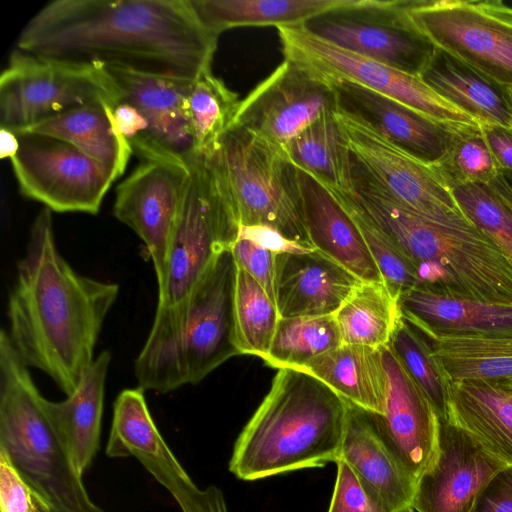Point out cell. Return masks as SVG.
<instances>
[{
	"mask_svg": "<svg viewBox=\"0 0 512 512\" xmlns=\"http://www.w3.org/2000/svg\"><path fill=\"white\" fill-rule=\"evenodd\" d=\"M217 41L190 0H54L28 21L16 49L194 80L211 69Z\"/></svg>",
	"mask_w": 512,
	"mask_h": 512,
	"instance_id": "1",
	"label": "cell"
},
{
	"mask_svg": "<svg viewBox=\"0 0 512 512\" xmlns=\"http://www.w3.org/2000/svg\"><path fill=\"white\" fill-rule=\"evenodd\" d=\"M119 285L76 272L56 245L52 211L35 217L8 296L6 330L28 367L47 374L66 395L94 361Z\"/></svg>",
	"mask_w": 512,
	"mask_h": 512,
	"instance_id": "2",
	"label": "cell"
},
{
	"mask_svg": "<svg viewBox=\"0 0 512 512\" xmlns=\"http://www.w3.org/2000/svg\"><path fill=\"white\" fill-rule=\"evenodd\" d=\"M377 227L414 265L419 284L452 296L512 306V262L474 225L425 218L353 177L331 189Z\"/></svg>",
	"mask_w": 512,
	"mask_h": 512,
	"instance_id": "3",
	"label": "cell"
},
{
	"mask_svg": "<svg viewBox=\"0 0 512 512\" xmlns=\"http://www.w3.org/2000/svg\"><path fill=\"white\" fill-rule=\"evenodd\" d=\"M349 404L314 376L281 368L239 434L229 461L237 478L254 481L337 462Z\"/></svg>",
	"mask_w": 512,
	"mask_h": 512,
	"instance_id": "4",
	"label": "cell"
},
{
	"mask_svg": "<svg viewBox=\"0 0 512 512\" xmlns=\"http://www.w3.org/2000/svg\"><path fill=\"white\" fill-rule=\"evenodd\" d=\"M236 273L230 248L219 255L174 318L152 325L135 361L139 387L168 393L195 385L241 355L234 319Z\"/></svg>",
	"mask_w": 512,
	"mask_h": 512,
	"instance_id": "5",
	"label": "cell"
},
{
	"mask_svg": "<svg viewBox=\"0 0 512 512\" xmlns=\"http://www.w3.org/2000/svg\"><path fill=\"white\" fill-rule=\"evenodd\" d=\"M28 366L0 331V454L55 512H96Z\"/></svg>",
	"mask_w": 512,
	"mask_h": 512,
	"instance_id": "6",
	"label": "cell"
},
{
	"mask_svg": "<svg viewBox=\"0 0 512 512\" xmlns=\"http://www.w3.org/2000/svg\"><path fill=\"white\" fill-rule=\"evenodd\" d=\"M203 154L240 227L264 226L309 250L296 167L280 150L233 125ZM316 250V249H315Z\"/></svg>",
	"mask_w": 512,
	"mask_h": 512,
	"instance_id": "7",
	"label": "cell"
},
{
	"mask_svg": "<svg viewBox=\"0 0 512 512\" xmlns=\"http://www.w3.org/2000/svg\"><path fill=\"white\" fill-rule=\"evenodd\" d=\"M190 180L173 233L153 324L174 318L219 255L238 239L240 225L203 154L188 162Z\"/></svg>",
	"mask_w": 512,
	"mask_h": 512,
	"instance_id": "8",
	"label": "cell"
},
{
	"mask_svg": "<svg viewBox=\"0 0 512 512\" xmlns=\"http://www.w3.org/2000/svg\"><path fill=\"white\" fill-rule=\"evenodd\" d=\"M277 30L285 60L322 82H351L375 91L405 105L449 135L481 129L477 119L435 92L420 76L336 46L302 25Z\"/></svg>",
	"mask_w": 512,
	"mask_h": 512,
	"instance_id": "9",
	"label": "cell"
},
{
	"mask_svg": "<svg viewBox=\"0 0 512 512\" xmlns=\"http://www.w3.org/2000/svg\"><path fill=\"white\" fill-rule=\"evenodd\" d=\"M335 118L351 153L355 177L425 218L473 225L458 205L440 164L416 157L339 107Z\"/></svg>",
	"mask_w": 512,
	"mask_h": 512,
	"instance_id": "10",
	"label": "cell"
},
{
	"mask_svg": "<svg viewBox=\"0 0 512 512\" xmlns=\"http://www.w3.org/2000/svg\"><path fill=\"white\" fill-rule=\"evenodd\" d=\"M121 100L105 67L37 57L18 49L0 76V127L22 131L42 120Z\"/></svg>",
	"mask_w": 512,
	"mask_h": 512,
	"instance_id": "11",
	"label": "cell"
},
{
	"mask_svg": "<svg viewBox=\"0 0 512 512\" xmlns=\"http://www.w3.org/2000/svg\"><path fill=\"white\" fill-rule=\"evenodd\" d=\"M410 27L434 49L503 90L512 89V29L472 0H402Z\"/></svg>",
	"mask_w": 512,
	"mask_h": 512,
	"instance_id": "12",
	"label": "cell"
},
{
	"mask_svg": "<svg viewBox=\"0 0 512 512\" xmlns=\"http://www.w3.org/2000/svg\"><path fill=\"white\" fill-rule=\"evenodd\" d=\"M20 147L10 159L20 193L52 212L95 215L115 181L96 160L60 139L15 132Z\"/></svg>",
	"mask_w": 512,
	"mask_h": 512,
	"instance_id": "13",
	"label": "cell"
},
{
	"mask_svg": "<svg viewBox=\"0 0 512 512\" xmlns=\"http://www.w3.org/2000/svg\"><path fill=\"white\" fill-rule=\"evenodd\" d=\"M302 26L336 46L417 76L433 52L408 24L402 0H348Z\"/></svg>",
	"mask_w": 512,
	"mask_h": 512,
	"instance_id": "14",
	"label": "cell"
},
{
	"mask_svg": "<svg viewBox=\"0 0 512 512\" xmlns=\"http://www.w3.org/2000/svg\"><path fill=\"white\" fill-rule=\"evenodd\" d=\"M338 107L332 85L284 60L240 101L233 125L252 132L287 156L289 144L300 133Z\"/></svg>",
	"mask_w": 512,
	"mask_h": 512,
	"instance_id": "15",
	"label": "cell"
},
{
	"mask_svg": "<svg viewBox=\"0 0 512 512\" xmlns=\"http://www.w3.org/2000/svg\"><path fill=\"white\" fill-rule=\"evenodd\" d=\"M189 180L187 163L149 159L140 160L116 188L113 214L144 243L158 287L165 279L169 249Z\"/></svg>",
	"mask_w": 512,
	"mask_h": 512,
	"instance_id": "16",
	"label": "cell"
},
{
	"mask_svg": "<svg viewBox=\"0 0 512 512\" xmlns=\"http://www.w3.org/2000/svg\"><path fill=\"white\" fill-rule=\"evenodd\" d=\"M507 467L454 423L440 421L435 459L416 482V512H469L491 478Z\"/></svg>",
	"mask_w": 512,
	"mask_h": 512,
	"instance_id": "17",
	"label": "cell"
},
{
	"mask_svg": "<svg viewBox=\"0 0 512 512\" xmlns=\"http://www.w3.org/2000/svg\"><path fill=\"white\" fill-rule=\"evenodd\" d=\"M386 374L384 414L374 425L406 473L416 483L435 459L440 418L432 403L389 348H382Z\"/></svg>",
	"mask_w": 512,
	"mask_h": 512,
	"instance_id": "18",
	"label": "cell"
},
{
	"mask_svg": "<svg viewBox=\"0 0 512 512\" xmlns=\"http://www.w3.org/2000/svg\"><path fill=\"white\" fill-rule=\"evenodd\" d=\"M121 99L134 105L149 123V149L140 160L188 162L195 155L189 115L193 80L105 67Z\"/></svg>",
	"mask_w": 512,
	"mask_h": 512,
	"instance_id": "19",
	"label": "cell"
},
{
	"mask_svg": "<svg viewBox=\"0 0 512 512\" xmlns=\"http://www.w3.org/2000/svg\"><path fill=\"white\" fill-rule=\"evenodd\" d=\"M317 250L275 255V303L281 318L334 315L361 282Z\"/></svg>",
	"mask_w": 512,
	"mask_h": 512,
	"instance_id": "20",
	"label": "cell"
},
{
	"mask_svg": "<svg viewBox=\"0 0 512 512\" xmlns=\"http://www.w3.org/2000/svg\"><path fill=\"white\" fill-rule=\"evenodd\" d=\"M338 460L350 467L374 512L412 507L416 483L379 435L371 415L351 405Z\"/></svg>",
	"mask_w": 512,
	"mask_h": 512,
	"instance_id": "21",
	"label": "cell"
},
{
	"mask_svg": "<svg viewBox=\"0 0 512 512\" xmlns=\"http://www.w3.org/2000/svg\"><path fill=\"white\" fill-rule=\"evenodd\" d=\"M106 455L136 458L176 501L196 486L159 432L141 387L117 396Z\"/></svg>",
	"mask_w": 512,
	"mask_h": 512,
	"instance_id": "22",
	"label": "cell"
},
{
	"mask_svg": "<svg viewBox=\"0 0 512 512\" xmlns=\"http://www.w3.org/2000/svg\"><path fill=\"white\" fill-rule=\"evenodd\" d=\"M297 173L305 224L314 249L362 281L384 282L349 213L318 180L299 169Z\"/></svg>",
	"mask_w": 512,
	"mask_h": 512,
	"instance_id": "23",
	"label": "cell"
},
{
	"mask_svg": "<svg viewBox=\"0 0 512 512\" xmlns=\"http://www.w3.org/2000/svg\"><path fill=\"white\" fill-rule=\"evenodd\" d=\"M339 108L364 120L391 142L416 157L440 164L447 156L449 134L405 105L351 82L332 84Z\"/></svg>",
	"mask_w": 512,
	"mask_h": 512,
	"instance_id": "24",
	"label": "cell"
},
{
	"mask_svg": "<svg viewBox=\"0 0 512 512\" xmlns=\"http://www.w3.org/2000/svg\"><path fill=\"white\" fill-rule=\"evenodd\" d=\"M446 420L512 467V386L502 380L445 381Z\"/></svg>",
	"mask_w": 512,
	"mask_h": 512,
	"instance_id": "25",
	"label": "cell"
},
{
	"mask_svg": "<svg viewBox=\"0 0 512 512\" xmlns=\"http://www.w3.org/2000/svg\"><path fill=\"white\" fill-rule=\"evenodd\" d=\"M112 356L100 352L76 390L63 401L43 398V407L83 474L99 449L105 382Z\"/></svg>",
	"mask_w": 512,
	"mask_h": 512,
	"instance_id": "26",
	"label": "cell"
},
{
	"mask_svg": "<svg viewBox=\"0 0 512 512\" xmlns=\"http://www.w3.org/2000/svg\"><path fill=\"white\" fill-rule=\"evenodd\" d=\"M402 317L421 334L512 327V306L447 295L417 285L398 297Z\"/></svg>",
	"mask_w": 512,
	"mask_h": 512,
	"instance_id": "27",
	"label": "cell"
},
{
	"mask_svg": "<svg viewBox=\"0 0 512 512\" xmlns=\"http://www.w3.org/2000/svg\"><path fill=\"white\" fill-rule=\"evenodd\" d=\"M349 405L368 414H384L386 374L382 348L341 344L304 367Z\"/></svg>",
	"mask_w": 512,
	"mask_h": 512,
	"instance_id": "28",
	"label": "cell"
},
{
	"mask_svg": "<svg viewBox=\"0 0 512 512\" xmlns=\"http://www.w3.org/2000/svg\"><path fill=\"white\" fill-rule=\"evenodd\" d=\"M421 335L444 382L512 378V327Z\"/></svg>",
	"mask_w": 512,
	"mask_h": 512,
	"instance_id": "29",
	"label": "cell"
},
{
	"mask_svg": "<svg viewBox=\"0 0 512 512\" xmlns=\"http://www.w3.org/2000/svg\"><path fill=\"white\" fill-rule=\"evenodd\" d=\"M51 136L67 142L99 162L116 180L133 154L118 133L112 107L90 104L42 120L22 131Z\"/></svg>",
	"mask_w": 512,
	"mask_h": 512,
	"instance_id": "30",
	"label": "cell"
},
{
	"mask_svg": "<svg viewBox=\"0 0 512 512\" xmlns=\"http://www.w3.org/2000/svg\"><path fill=\"white\" fill-rule=\"evenodd\" d=\"M348 0H190L200 22L218 36L242 26L292 27Z\"/></svg>",
	"mask_w": 512,
	"mask_h": 512,
	"instance_id": "31",
	"label": "cell"
},
{
	"mask_svg": "<svg viewBox=\"0 0 512 512\" xmlns=\"http://www.w3.org/2000/svg\"><path fill=\"white\" fill-rule=\"evenodd\" d=\"M420 77L439 95L477 119L481 126L510 130L512 113L504 95L446 54L433 48Z\"/></svg>",
	"mask_w": 512,
	"mask_h": 512,
	"instance_id": "32",
	"label": "cell"
},
{
	"mask_svg": "<svg viewBox=\"0 0 512 512\" xmlns=\"http://www.w3.org/2000/svg\"><path fill=\"white\" fill-rule=\"evenodd\" d=\"M287 156L299 170L326 188L353 186V159L335 112L328 113L300 133L288 146Z\"/></svg>",
	"mask_w": 512,
	"mask_h": 512,
	"instance_id": "33",
	"label": "cell"
},
{
	"mask_svg": "<svg viewBox=\"0 0 512 512\" xmlns=\"http://www.w3.org/2000/svg\"><path fill=\"white\" fill-rule=\"evenodd\" d=\"M342 344L383 348L402 318L384 282L361 281L334 314Z\"/></svg>",
	"mask_w": 512,
	"mask_h": 512,
	"instance_id": "34",
	"label": "cell"
},
{
	"mask_svg": "<svg viewBox=\"0 0 512 512\" xmlns=\"http://www.w3.org/2000/svg\"><path fill=\"white\" fill-rule=\"evenodd\" d=\"M342 344L334 315L281 318L263 359L272 368L300 369Z\"/></svg>",
	"mask_w": 512,
	"mask_h": 512,
	"instance_id": "35",
	"label": "cell"
},
{
	"mask_svg": "<svg viewBox=\"0 0 512 512\" xmlns=\"http://www.w3.org/2000/svg\"><path fill=\"white\" fill-rule=\"evenodd\" d=\"M240 101L211 69L193 80L189 94V115L195 154L212 149L233 126Z\"/></svg>",
	"mask_w": 512,
	"mask_h": 512,
	"instance_id": "36",
	"label": "cell"
},
{
	"mask_svg": "<svg viewBox=\"0 0 512 512\" xmlns=\"http://www.w3.org/2000/svg\"><path fill=\"white\" fill-rule=\"evenodd\" d=\"M234 319L240 353L263 360L270 349L280 315L275 302L262 286L239 266L234 292Z\"/></svg>",
	"mask_w": 512,
	"mask_h": 512,
	"instance_id": "37",
	"label": "cell"
},
{
	"mask_svg": "<svg viewBox=\"0 0 512 512\" xmlns=\"http://www.w3.org/2000/svg\"><path fill=\"white\" fill-rule=\"evenodd\" d=\"M387 346L426 394L440 421H445V382L426 339L402 317Z\"/></svg>",
	"mask_w": 512,
	"mask_h": 512,
	"instance_id": "38",
	"label": "cell"
},
{
	"mask_svg": "<svg viewBox=\"0 0 512 512\" xmlns=\"http://www.w3.org/2000/svg\"><path fill=\"white\" fill-rule=\"evenodd\" d=\"M453 195L470 222L512 262V214L485 183L452 182Z\"/></svg>",
	"mask_w": 512,
	"mask_h": 512,
	"instance_id": "39",
	"label": "cell"
},
{
	"mask_svg": "<svg viewBox=\"0 0 512 512\" xmlns=\"http://www.w3.org/2000/svg\"><path fill=\"white\" fill-rule=\"evenodd\" d=\"M331 194L356 223L391 294L398 299L400 294L417 286L418 274L410 260L347 200Z\"/></svg>",
	"mask_w": 512,
	"mask_h": 512,
	"instance_id": "40",
	"label": "cell"
},
{
	"mask_svg": "<svg viewBox=\"0 0 512 512\" xmlns=\"http://www.w3.org/2000/svg\"><path fill=\"white\" fill-rule=\"evenodd\" d=\"M440 165L450 183L458 181L486 183L501 168L480 131L457 136L449 135L448 153Z\"/></svg>",
	"mask_w": 512,
	"mask_h": 512,
	"instance_id": "41",
	"label": "cell"
},
{
	"mask_svg": "<svg viewBox=\"0 0 512 512\" xmlns=\"http://www.w3.org/2000/svg\"><path fill=\"white\" fill-rule=\"evenodd\" d=\"M1 512H55L0 454Z\"/></svg>",
	"mask_w": 512,
	"mask_h": 512,
	"instance_id": "42",
	"label": "cell"
},
{
	"mask_svg": "<svg viewBox=\"0 0 512 512\" xmlns=\"http://www.w3.org/2000/svg\"><path fill=\"white\" fill-rule=\"evenodd\" d=\"M231 251L236 265L251 275L275 302L276 253L248 238L240 236L232 245Z\"/></svg>",
	"mask_w": 512,
	"mask_h": 512,
	"instance_id": "43",
	"label": "cell"
},
{
	"mask_svg": "<svg viewBox=\"0 0 512 512\" xmlns=\"http://www.w3.org/2000/svg\"><path fill=\"white\" fill-rule=\"evenodd\" d=\"M112 119L118 133L128 142L139 159L149 149V123L132 104L120 100L112 107Z\"/></svg>",
	"mask_w": 512,
	"mask_h": 512,
	"instance_id": "44",
	"label": "cell"
},
{
	"mask_svg": "<svg viewBox=\"0 0 512 512\" xmlns=\"http://www.w3.org/2000/svg\"><path fill=\"white\" fill-rule=\"evenodd\" d=\"M337 476L328 512H374L350 467L338 460Z\"/></svg>",
	"mask_w": 512,
	"mask_h": 512,
	"instance_id": "45",
	"label": "cell"
},
{
	"mask_svg": "<svg viewBox=\"0 0 512 512\" xmlns=\"http://www.w3.org/2000/svg\"><path fill=\"white\" fill-rule=\"evenodd\" d=\"M469 512H512V467L503 468L491 478Z\"/></svg>",
	"mask_w": 512,
	"mask_h": 512,
	"instance_id": "46",
	"label": "cell"
},
{
	"mask_svg": "<svg viewBox=\"0 0 512 512\" xmlns=\"http://www.w3.org/2000/svg\"><path fill=\"white\" fill-rule=\"evenodd\" d=\"M178 505L182 512H228L223 493L215 486L196 488Z\"/></svg>",
	"mask_w": 512,
	"mask_h": 512,
	"instance_id": "47",
	"label": "cell"
},
{
	"mask_svg": "<svg viewBox=\"0 0 512 512\" xmlns=\"http://www.w3.org/2000/svg\"><path fill=\"white\" fill-rule=\"evenodd\" d=\"M239 236L248 238L275 253L309 250L287 240L279 232L269 227L242 226L239 230Z\"/></svg>",
	"mask_w": 512,
	"mask_h": 512,
	"instance_id": "48",
	"label": "cell"
},
{
	"mask_svg": "<svg viewBox=\"0 0 512 512\" xmlns=\"http://www.w3.org/2000/svg\"><path fill=\"white\" fill-rule=\"evenodd\" d=\"M480 132L499 166L512 171V133L496 126H481Z\"/></svg>",
	"mask_w": 512,
	"mask_h": 512,
	"instance_id": "49",
	"label": "cell"
},
{
	"mask_svg": "<svg viewBox=\"0 0 512 512\" xmlns=\"http://www.w3.org/2000/svg\"><path fill=\"white\" fill-rule=\"evenodd\" d=\"M485 184L512 214V171L501 168Z\"/></svg>",
	"mask_w": 512,
	"mask_h": 512,
	"instance_id": "50",
	"label": "cell"
},
{
	"mask_svg": "<svg viewBox=\"0 0 512 512\" xmlns=\"http://www.w3.org/2000/svg\"><path fill=\"white\" fill-rule=\"evenodd\" d=\"M474 6L491 19L512 29V5L500 0H472Z\"/></svg>",
	"mask_w": 512,
	"mask_h": 512,
	"instance_id": "51",
	"label": "cell"
},
{
	"mask_svg": "<svg viewBox=\"0 0 512 512\" xmlns=\"http://www.w3.org/2000/svg\"><path fill=\"white\" fill-rule=\"evenodd\" d=\"M20 147L17 134L9 129L0 127V157L1 159L14 157Z\"/></svg>",
	"mask_w": 512,
	"mask_h": 512,
	"instance_id": "52",
	"label": "cell"
},
{
	"mask_svg": "<svg viewBox=\"0 0 512 512\" xmlns=\"http://www.w3.org/2000/svg\"><path fill=\"white\" fill-rule=\"evenodd\" d=\"M502 381H504L508 385L512 386V378L511 379H505V380H502Z\"/></svg>",
	"mask_w": 512,
	"mask_h": 512,
	"instance_id": "53",
	"label": "cell"
},
{
	"mask_svg": "<svg viewBox=\"0 0 512 512\" xmlns=\"http://www.w3.org/2000/svg\"><path fill=\"white\" fill-rule=\"evenodd\" d=\"M403 512H416V511L411 507V508H409V509H407V510H405Z\"/></svg>",
	"mask_w": 512,
	"mask_h": 512,
	"instance_id": "54",
	"label": "cell"
},
{
	"mask_svg": "<svg viewBox=\"0 0 512 512\" xmlns=\"http://www.w3.org/2000/svg\"><path fill=\"white\" fill-rule=\"evenodd\" d=\"M96 512H105V511H104V510H102L101 508H98V509L96 510Z\"/></svg>",
	"mask_w": 512,
	"mask_h": 512,
	"instance_id": "55",
	"label": "cell"
}]
</instances>
